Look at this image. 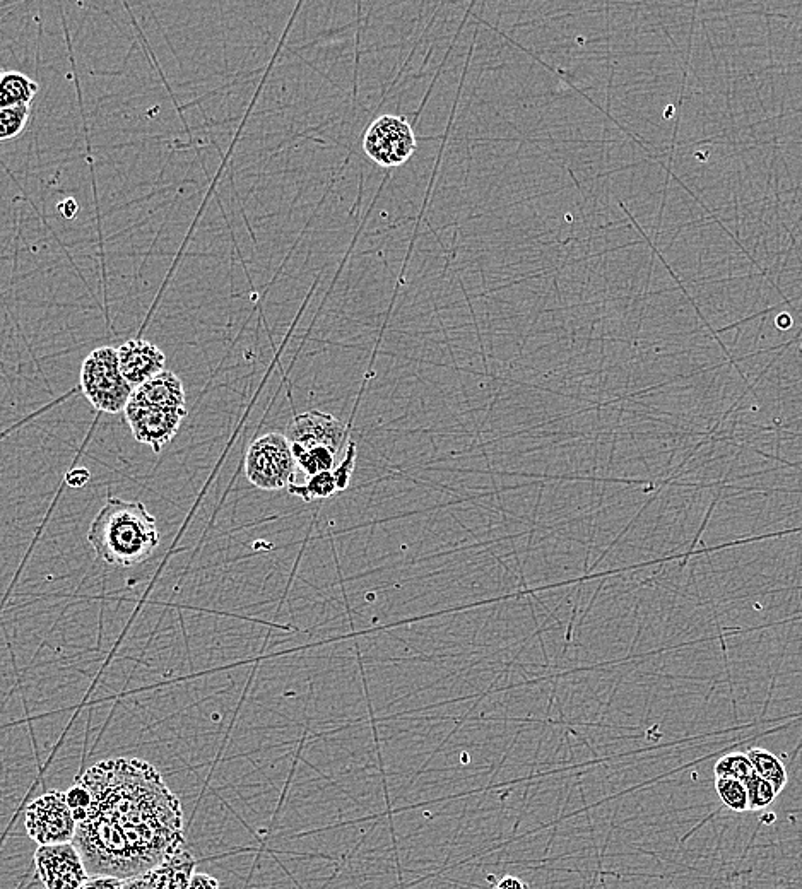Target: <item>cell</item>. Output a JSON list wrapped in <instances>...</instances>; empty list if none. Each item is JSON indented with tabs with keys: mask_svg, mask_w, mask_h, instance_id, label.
<instances>
[{
	"mask_svg": "<svg viewBox=\"0 0 802 889\" xmlns=\"http://www.w3.org/2000/svg\"><path fill=\"white\" fill-rule=\"evenodd\" d=\"M79 782L93 801L72 843L91 876L142 878L183 847L182 804L148 761H100Z\"/></svg>",
	"mask_w": 802,
	"mask_h": 889,
	"instance_id": "obj_1",
	"label": "cell"
},
{
	"mask_svg": "<svg viewBox=\"0 0 802 889\" xmlns=\"http://www.w3.org/2000/svg\"><path fill=\"white\" fill-rule=\"evenodd\" d=\"M88 541L108 565L129 568L148 560L160 544V534L144 503L108 496L89 527Z\"/></svg>",
	"mask_w": 802,
	"mask_h": 889,
	"instance_id": "obj_2",
	"label": "cell"
},
{
	"mask_svg": "<svg viewBox=\"0 0 802 889\" xmlns=\"http://www.w3.org/2000/svg\"><path fill=\"white\" fill-rule=\"evenodd\" d=\"M81 389L95 409L108 414L125 411L136 390L122 375L117 349L113 348L89 353L81 368Z\"/></svg>",
	"mask_w": 802,
	"mask_h": 889,
	"instance_id": "obj_3",
	"label": "cell"
},
{
	"mask_svg": "<svg viewBox=\"0 0 802 889\" xmlns=\"http://www.w3.org/2000/svg\"><path fill=\"white\" fill-rule=\"evenodd\" d=\"M245 474L262 491H279L295 484V457L286 435L269 433L255 440L245 457Z\"/></svg>",
	"mask_w": 802,
	"mask_h": 889,
	"instance_id": "obj_4",
	"label": "cell"
},
{
	"mask_svg": "<svg viewBox=\"0 0 802 889\" xmlns=\"http://www.w3.org/2000/svg\"><path fill=\"white\" fill-rule=\"evenodd\" d=\"M418 149L413 125L406 117L382 115L373 120L363 137V151L373 163L396 168L413 158Z\"/></svg>",
	"mask_w": 802,
	"mask_h": 889,
	"instance_id": "obj_5",
	"label": "cell"
},
{
	"mask_svg": "<svg viewBox=\"0 0 802 889\" xmlns=\"http://www.w3.org/2000/svg\"><path fill=\"white\" fill-rule=\"evenodd\" d=\"M26 831L38 847L72 843L76 838L77 821L67 804L65 792H48L31 802L26 809Z\"/></svg>",
	"mask_w": 802,
	"mask_h": 889,
	"instance_id": "obj_6",
	"label": "cell"
},
{
	"mask_svg": "<svg viewBox=\"0 0 802 889\" xmlns=\"http://www.w3.org/2000/svg\"><path fill=\"white\" fill-rule=\"evenodd\" d=\"M286 438L296 450L331 448L339 455L348 450L351 442L346 424L322 411H308L296 416L288 424Z\"/></svg>",
	"mask_w": 802,
	"mask_h": 889,
	"instance_id": "obj_7",
	"label": "cell"
},
{
	"mask_svg": "<svg viewBox=\"0 0 802 889\" xmlns=\"http://www.w3.org/2000/svg\"><path fill=\"white\" fill-rule=\"evenodd\" d=\"M35 866L45 889H79L91 878L74 843L38 847Z\"/></svg>",
	"mask_w": 802,
	"mask_h": 889,
	"instance_id": "obj_8",
	"label": "cell"
},
{
	"mask_svg": "<svg viewBox=\"0 0 802 889\" xmlns=\"http://www.w3.org/2000/svg\"><path fill=\"white\" fill-rule=\"evenodd\" d=\"M125 418L137 442L146 443L153 448L154 454H160L166 443L172 442L173 436L177 435L183 416L151 406L132 395L125 407Z\"/></svg>",
	"mask_w": 802,
	"mask_h": 889,
	"instance_id": "obj_9",
	"label": "cell"
},
{
	"mask_svg": "<svg viewBox=\"0 0 802 889\" xmlns=\"http://www.w3.org/2000/svg\"><path fill=\"white\" fill-rule=\"evenodd\" d=\"M117 353L120 371L134 389L165 371V354L153 342L130 339L117 349Z\"/></svg>",
	"mask_w": 802,
	"mask_h": 889,
	"instance_id": "obj_10",
	"label": "cell"
},
{
	"mask_svg": "<svg viewBox=\"0 0 802 889\" xmlns=\"http://www.w3.org/2000/svg\"><path fill=\"white\" fill-rule=\"evenodd\" d=\"M134 397L148 402L151 406L180 414L183 418L187 414L185 389H183L182 380L173 371H161L160 375H156L149 382L137 387L134 390Z\"/></svg>",
	"mask_w": 802,
	"mask_h": 889,
	"instance_id": "obj_11",
	"label": "cell"
},
{
	"mask_svg": "<svg viewBox=\"0 0 802 889\" xmlns=\"http://www.w3.org/2000/svg\"><path fill=\"white\" fill-rule=\"evenodd\" d=\"M195 866L194 855L182 847L170 859L142 876L144 886L146 889H189Z\"/></svg>",
	"mask_w": 802,
	"mask_h": 889,
	"instance_id": "obj_12",
	"label": "cell"
},
{
	"mask_svg": "<svg viewBox=\"0 0 802 889\" xmlns=\"http://www.w3.org/2000/svg\"><path fill=\"white\" fill-rule=\"evenodd\" d=\"M38 93V84L21 72H4L0 79V108L30 105Z\"/></svg>",
	"mask_w": 802,
	"mask_h": 889,
	"instance_id": "obj_13",
	"label": "cell"
},
{
	"mask_svg": "<svg viewBox=\"0 0 802 889\" xmlns=\"http://www.w3.org/2000/svg\"><path fill=\"white\" fill-rule=\"evenodd\" d=\"M746 754H748L749 760L753 763L756 775H760V777L768 780L780 794L785 789L787 782H789V775H787L785 765L780 761L779 756H775L768 749L763 748H751Z\"/></svg>",
	"mask_w": 802,
	"mask_h": 889,
	"instance_id": "obj_14",
	"label": "cell"
},
{
	"mask_svg": "<svg viewBox=\"0 0 802 889\" xmlns=\"http://www.w3.org/2000/svg\"><path fill=\"white\" fill-rule=\"evenodd\" d=\"M288 491L291 495L300 496L301 500L310 503V501L319 500V498H331L341 489H339L334 472H322V474L310 477L307 483L300 484V486H289Z\"/></svg>",
	"mask_w": 802,
	"mask_h": 889,
	"instance_id": "obj_15",
	"label": "cell"
},
{
	"mask_svg": "<svg viewBox=\"0 0 802 889\" xmlns=\"http://www.w3.org/2000/svg\"><path fill=\"white\" fill-rule=\"evenodd\" d=\"M715 790L719 794L722 804L734 813H746L749 811V797L746 784L734 778H717Z\"/></svg>",
	"mask_w": 802,
	"mask_h": 889,
	"instance_id": "obj_16",
	"label": "cell"
},
{
	"mask_svg": "<svg viewBox=\"0 0 802 889\" xmlns=\"http://www.w3.org/2000/svg\"><path fill=\"white\" fill-rule=\"evenodd\" d=\"M715 778H734L741 782H748L755 775L753 763L746 753H731L722 756L714 768Z\"/></svg>",
	"mask_w": 802,
	"mask_h": 889,
	"instance_id": "obj_17",
	"label": "cell"
},
{
	"mask_svg": "<svg viewBox=\"0 0 802 889\" xmlns=\"http://www.w3.org/2000/svg\"><path fill=\"white\" fill-rule=\"evenodd\" d=\"M30 118V105L0 108V139L9 141L23 132Z\"/></svg>",
	"mask_w": 802,
	"mask_h": 889,
	"instance_id": "obj_18",
	"label": "cell"
},
{
	"mask_svg": "<svg viewBox=\"0 0 802 889\" xmlns=\"http://www.w3.org/2000/svg\"><path fill=\"white\" fill-rule=\"evenodd\" d=\"M746 789H748V797H749V811H761V809H765V807L770 806L775 799H777V789L773 787V784H770L768 780L760 777V775H753V777L749 778L748 782H746Z\"/></svg>",
	"mask_w": 802,
	"mask_h": 889,
	"instance_id": "obj_19",
	"label": "cell"
},
{
	"mask_svg": "<svg viewBox=\"0 0 802 889\" xmlns=\"http://www.w3.org/2000/svg\"><path fill=\"white\" fill-rule=\"evenodd\" d=\"M65 797H67V804L71 806L77 825L83 823L86 816H88V809L89 806H91V801H93L91 792H89L81 782H77L74 787H71V789L65 792Z\"/></svg>",
	"mask_w": 802,
	"mask_h": 889,
	"instance_id": "obj_20",
	"label": "cell"
},
{
	"mask_svg": "<svg viewBox=\"0 0 802 889\" xmlns=\"http://www.w3.org/2000/svg\"><path fill=\"white\" fill-rule=\"evenodd\" d=\"M354 464H356V443L351 440L348 445V450H346V454H344V459L341 460V464H339L336 471H334V476H336L341 491H344V489L349 486V479L353 476Z\"/></svg>",
	"mask_w": 802,
	"mask_h": 889,
	"instance_id": "obj_21",
	"label": "cell"
},
{
	"mask_svg": "<svg viewBox=\"0 0 802 889\" xmlns=\"http://www.w3.org/2000/svg\"><path fill=\"white\" fill-rule=\"evenodd\" d=\"M124 883V879L110 878V876H91L79 889H122Z\"/></svg>",
	"mask_w": 802,
	"mask_h": 889,
	"instance_id": "obj_22",
	"label": "cell"
},
{
	"mask_svg": "<svg viewBox=\"0 0 802 889\" xmlns=\"http://www.w3.org/2000/svg\"><path fill=\"white\" fill-rule=\"evenodd\" d=\"M89 479H91V474L84 467H76L65 474V484L71 488H83L89 483Z\"/></svg>",
	"mask_w": 802,
	"mask_h": 889,
	"instance_id": "obj_23",
	"label": "cell"
},
{
	"mask_svg": "<svg viewBox=\"0 0 802 889\" xmlns=\"http://www.w3.org/2000/svg\"><path fill=\"white\" fill-rule=\"evenodd\" d=\"M189 889H219L218 879L209 874H194Z\"/></svg>",
	"mask_w": 802,
	"mask_h": 889,
	"instance_id": "obj_24",
	"label": "cell"
},
{
	"mask_svg": "<svg viewBox=\"0 0 802 889\" xmlns=\"http://www.w3.org/2000/svg\"><path fill=\"white\" fill-rule=\"evenodd\" d=\"M495 889H531L529 884L524 883L517 876H505L496 883Z\"/></svg>",
	"mask_w": 802,
	"mask_h": 889,
	"instance_id": "obj_25",
	"label": "cell"
},
{
	"mask_svg": "<svg viewBox=\"0 0 802 889\" xmlns=\"http://www.w3.org/2000/svg\"><path fill=\"white\" fill-rule=\"evenodd\" d=\"M59 212L65 219H72L77 214V202L74 199H65L60 202Z\"/></svg>",
	"mask_w": 802,
	"mask_h": 889,
	"instance_id": "obj_26",
	"label": "cell"
},
{
	"mask_svg": "<svg viewBox=\"0 0 802 889\" xmlns=\"http://www.w3.org/2000/svg\"><path fill=\"white\" fill-rule=\"evenodd\" d=\"M122 889H146L144 878L129 879V881H125Z\"/></svg>",
	"mask_w": 802,
	"mask_h": 889,
	"instance_id": "obj_27",
	"label": "cell"
},
{
	"mask_svg": "<svg viewBox=\"0 0 802 889\" xmlns=\"http://www.w3.org/2000/svg\"><path fill=\"white\" fill-rule=\"evenodd\" d=\"M791 324H792L791 317L787 318V315H785V313H782V317L779 318L780 327H782V329H784L785 325H789V327H791Z\"/></svg>",
	"mask_w": 802,
	"mask_h": 889,
	"instance_id": "obj_28",
	"label": "cell"
}]
</instances>
